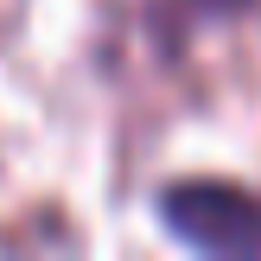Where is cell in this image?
<instances>
[{
  "instance_id": "cell-2",
  "label": "cell",
  "mask_w": 261,
  "mask_h": 261,
  "mask_svg": "<svg viewBox=\"0 0 261 261\" xmlns=\"http://www.w3.org/2000/svg\"><path fill=\"white\" fill-rule=\"evenodd\" d=\"M185 7H191V13H236L242 0H185Z\"/></svg>"
},
{
  "instance_id": "cell-1",
  "label": "cell",
  "mask_w": 261,
  "mask_h": 261,
  "mask_svg": "<svg viewBox=\"0 0 261 261\" xmlns=\"http://www.w3.org/2000/svg\"><path fill=\"white\" fill-rule=\"evenodd\" d=\"M160 223L198 255L261 261V198L229 185V178H178V185H166Z\"/></svg>"
}]
</instances>
